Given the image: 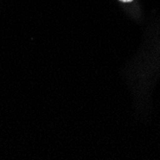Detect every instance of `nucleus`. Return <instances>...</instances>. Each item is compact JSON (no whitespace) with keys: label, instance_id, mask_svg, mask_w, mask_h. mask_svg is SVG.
I'll use <instances>...</instances> for the list:
<instances>
[{"label":"nucleus","instance_id":"nucleus-1","mask_svg":"<svg viewBox=\"0 0 160 160\" xmlns=\"http://www.w3.org/2000/svg\"><path fill=\"white\" fill-rule=\"evenodd\" d=\"M121 2H124V3H128V2H132L133 0H119Z\"/></svg>","mask_w":160,"mask_h":160}]
</instances>
